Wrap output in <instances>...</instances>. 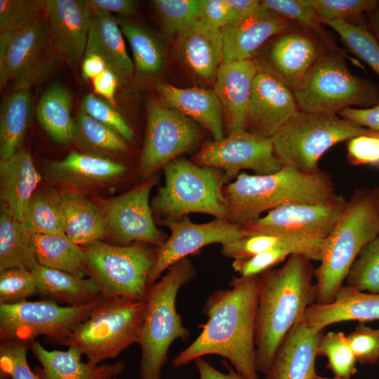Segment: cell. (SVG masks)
<instances>
[{
  "label": "cell",
  "mask_w": 379,
  "mask_h": 379,
  "mask_svg": "<svg viewBox=\"0 0 379 379\" xmlns=\"http://www.w3.org/2000/svg\"><path fill=\"white\" fill-rule=\"evenodd\" d=\"M126 166L109 157L88 152H69L65 158L49 162L48 177L64 186L88 189L115 182L124 175Z\"/></svg>",
  "instance_id": "22"
},
{
  "label": "cell",
  "mask_w": 379,
  "mask_h": 379,
  "mask_svg": "<svg viewBox=\"0 0 379 379\" xmlns=\"http://www.w3.org/2000/svg\"><path fill=\"white\" fill-rule=\"evenodd\" d=\"M163 168L165 182L152 201L154 211L173 218L204 213L228 220L223 193L227 178L222 170L201 166L184 157Z\"/></svg>",
  "instance_id": "9"
},
{
  "label": "cell",
  "mask_w": 379,
  "mask_h": 379,
  "mask_svg": "<svg viewBox=\"0 0 379 379\" xmlns=\"http://www.w3.org/2000/svg\"><path fill=\"white\" fill-rule=\"evenodd\" d=\"M345 281L359 291L379 294V236L361 250Z\"/></svg>",
  "instance_id": "44"
},
{
  "label": "cell",
  "mask_w": 379,
  "mask_h": 379,
  "mask_svg": "<svg viewBox=\"0 0 379 379\" xmlns=\"http://www.w3.org/2000/svg\"><path fill=\"white\" fill-rule=\"evenodd\" d=\"M112 379H121V378H118V377H115V378H112Z\"/></svg>",
  "instance_id": "64"
},
{
  "label": "cell",
  "mask_w": 379,
  "mask_h": 379,
  "mask_svg": "<svg viewBox=\"0 0 379 379\" xmlns=\"http://www.w3.org/2000/svg\"><path fill=\"white\" fill-rule=\"evenodd\" d=\"M204 0H154L152 1L164 32L178 35L200 18Z\"/></svg>",
  "instance_id": "43"
},
{
  "label": "cell",
  "mask_w": 379,
  "mask_h": 379,
  "mask_svg": "<svg viewBox=\"0 0 379 379\" xmlns=\"http://www.w3.org/2000/svg\"><path fill=\"white\" fill-rule=\"evenodd\" d=\"M47 0H0V30L27 27L45 15Z\"/></svg>",
  "instance_id": "46"
},
{
  "label": "cell",
  "mask_w": 379,
  "mask_h": 379,
  "mask_svg": "<svg viewBox=\"0 0 379 379\" xmlns=\"http://www.w3.org/2000/svg\"><path fill=\"white\" fill-rule=\"evenodd\" d=\"M371 31L379 42V4L376 8L371 13Z\"/></svg>",
  "instance_id": "61"
},
{
  "label": "cell",
  "mask_w": 379,
  "mask_h": 379,
  "mask_svg": "<svg viewBox=\"0 0 379 379\" xmlns=\"http://www.w3.org/2000/svg\"><path fill=\"white\" fill-rule=\"evenodd\" d=\"M341 117L379 133V105L368 108L350 107L340 111Z\"/></svg>",
  "instance_id": "55"
},
{
  "label": "cell",
  "mask_w": 379,
  "mask_h": 379,
  "mask_svg": "<svg viewBox=\"0 0 379 379\" xmlns=\"http://www.w3.org/2000/svg\"><path fill=\"white\" fill-rule=\"evenodd\" d=\"M107 68L105 62L99 55H85L81 63V74L86 80H92Z\"/></svg>",
  "instance_id": "60"
},
{
  "label": "cell",
  "mask_w": 379,
  "mask_h": 379,
  "mask_svg": "<svg viewBox=\"0 0 379 379\" xmlns=\"http://www.w3.org/2000/svg\"><path fill=\"white\" fill-rule=\"evenodd\" d=\"M72 104V93L58 83L52 84L44 92L38 103L36 117L39 124L60 145H69L75 140Z\"/></svg>",
  "instance_id": "34"
},
{
  "label": "cell",
  "mask_w": 379,
  "mask_h": 379,
  "mask_svg": "<svg viewBox=\"0 0 379 379\" xmlns=\"http://www.w3.org/2000/svg\"><path fill=\"white\" fill-rule=\"evenodd\" d=\"M378 236L379 204L374 190H357L324 239L320 265L314 271L316 302L333 300L361 250Z\"/></svg>",
  "instance_id": "4"
},
{
  "label": "cell",
  "mask_w": 379,
  "mask_h": 379,
  "mask_svg": "<svg viewBox=\"0 0 379 379\" xmlns=\"http://www.w3.org/2000/svg\"><path fill=\"white\" fill-rule=\"evenodd\" d=\"M230 288L215 290L202 309L207 317L193 342L172 364L178 368L206 355L227 359L244 379H260L255 365V325L259 275L233 277Z\"/></svg>",
  "instance_id": "1"
},
{
  "label": "cell",
  "mask_w": 379,
  "mask_h": 379,
  "mask_svg": "<svg viewBox=\"0 0 379 379\" xmlns=\"http://www.w3.org/2000/svg\"><path fill=\"white\" fill-rule=\"evenodd\" d=\"M81 110L98 121L109 126L126 140L134 138V133L124 117L112 105L93 93L86 95L82 100Z\"/></svg>",
  "instance_id": "50"
},
{
  "label": "cell",
  "mask_w": 379,
  "mask_h": 379,
  "mask_svg": "<svg viewBox=\"0 0 379 379\" xmlns=\"http://www.w3.org/2000/svg\"><path fill=\"white\" fill-rule=\"evenodd\" d=\"M22 223L32 235L65 233L60 192L50 188L37 190L27 204Z\"/></svg>",
  "instance_id": "38"
},
{
  "label": "cell",
  "mask_w": 379,
  "mask_h": 379,
  "mask_svg": "<svg viewBox=\"0 0 379 379\" xmlns=\"http://www.w3.org/2000/svg\"><path fill=\"white\" fill-rule=\"evenodd\" d=\"M33 112L30 90L13 91L3 100L0 112V158L11 157L20 148Z\"/></svg>",
  "instance_id": "35"
},
{
  "label": "cell",
  "mask_w": 379,
  "mask_h": 379,
  "mask_svg": "<svg viewBox=\"0 0 379 379\" xmlns=\"http://www.w3.org/2000/svg\"><path fill=\"white\" fill-rule=\"evenodd\" d=\"M293 254L295 253L287 248H274L249 258L234 260L232 267L242 277L258 276Z\"/></svg>",
  "instance_id": "52"
},
{
  "label": "cell",
  "mask_w": 379,
  "mask_h": 379,
  "mask_svg": "<svg viewBox=\"0 0 379 379\" xmlns=\"http://www.w3.org/2000/svg\"><path fill=\"white\" fill-rule=\"evenodd\" d=\"M261 2L263 7L293 25L311 30L331 42L310 0H263Z\"/></svg>",
  "instance_id": "45"
},
{
  "label": "cell",
  "mask_w": 379,
  "mask_h": 379,
  "mask_svg": "<svg viewBox=\"0 0 379 379\" xmlns=\"http://www.w3.org/2000/svg\"><path fill=\"white\" fill-rule=\"evenodd\" d=\"M92 10L118 13L125 15H133L137 11V3L131 0H88Z\"/></svg>",
  "instance_id": "57"
},
{
  "label": "cell",
  "mask_w": 379,
  "mask_h": 379,
  "mask_svg": "<svg viewBox=\"0 0 379 379\" xmlns=\"http://www.w3.org/2000/svg\"><path fill=\"white\" fill-rule=\"evenodd\" d=\"M85 55L101 57L119 81L127 84L133 75L134 62L129 56L118 20L111 13L92 10Z\"/></svg>",
  "instance_id": "28"
},
{
  "label": "cell",
  "mask_w": 379,
  "mask_h": 379,
  "mask_svg": "<svg viewBox=\"0 0 379 379\" xmlns=\"http://www.w3.org/2000/svg\"><path fill=\"white\" fill-rule=\"evenodd\" d=\"M103 300L100 295L79 306H62L50 300L0 304V341L29 344L44 335L64 343Z\"/></svg>",
  "instance_id": "11"
},
{
  "label": "cell",
  "mask_w": 379,
  "mask_h": 379,
  "mask_svg": "<svg viewBox=\"0 0 379 379\" xmlns=\"http://www.w3.org/2000/svg\"><path fill=\"white\" fill-rule=\"evenodd\" d=\"M258 72L253 60L222 63L214 81V93L223 111L228 133L245 129L253 81Z\"/></svg>",
  "instance_id": "23"
},
{
  "label": "cell",
  "mask_w": 379,
  "mask_h": 379,
  "mask_svg": "<svg viewBox=\"0 0 379 379\" xmlns=\"http://www.w3.org/2000/svg\"><path fill=\"white\" fill-rule=\"evenodd\" d=\"M299 110L293 91L275 77L258 72L247 109L245 129L272 138Z\"/></svg>",
  "instance_id": "19"
},
{
  "label": "cell",
  "mask_w": 379,
  "mask_h": 379,
  "mask_svg": "<svg viewBox=\"0 0 379 379\" xmlns=\"http://www.w3.org/2000/svg\"><path fill=\"white\" fill-rule=\"evenodd\" d=\"M49 43L60 60L77 63L85 54L92 11L86 0H47Z\"/></svg>",
  "instance_id": "18"
},
{
  "label": "cell",
  "mask_w": 379,
  "mask_h": 379,
  "mask_svg": "<svg viewBox=\"0 0 379 379\" xmlns=\"http://www.w3.org/2000/svg\"><path fill=\"white\" fill-rule=\"evenodd\" d=\"M345 143L347 160L350 164L379 168V133L371 131L352 137Z\"/></svg>",
  "instance_id": "53"
},
{
  "label": "cell",
  "mask_w": 379,
  "mask_h": 379,
  "mask_svg": "<svg viewBox=\"0 0 379 379\" xmlns=\"http://www.w3.org/2000/svg\"><path fill=\"white\" fill-rule=\"evenodd\" d=\"M323 24L332 20L357 22L364 13H371L377 0H310Z\"/></svg>",
  "instance_id": "47"
},
{
  "label": "cell",
  "mask_w": 379,
  "mask_h": 379,
  "mask_svg": "<svg viewBox=\"0 0 379 379\" xmlns=\"http://www.w3.org/2000/svg\"><path fill=\"white\" fill-rule=\"evenodd\" d=\"M29 344L8 341L0 344V371L1 376L11 379H40L27 363Z\"/></svg>",
  "instance_id": "49"
},
{
  "label": "cell",
  "mask_w": 379,
  "mask_h": 379,
  "mask_svg": "<svg viewBox=\"0 0 379 379\" xmlns=\"http://www.w3.org/2000/svg\"><path fill=\"white\" fill-rule=\"evenodd\" d=\"M29 347L41 366L35 371L40 379H112L124 370V361L112 364H93L82 361V355L75 349L66 351L46 350L38 340Z\"/></svg>",
  "instance_id": "26"
},
{
  "label": "cell",
  "mask_w": 379,
  "mask_h": 379,
  "mask_svg": "<svg viewBox=\"0 0 379 379\" xmlns=\"http://www.w3.org/2000/svg\"><path fill=\"white\" fill-rule=\"evenodd\" d=\"M118 22L131 46L138 74L143 77H153L161 73L164 66V55L156 37L138 24L124 20Z\"/></svg>",
  "instance_id": "39"
},
{
  "label": "cell",
  "mask_w": 379,
  "mask_h": 379,
  "mask_svg": "<svg viewBox=\"0 0 379 379\" xmlns=\"http://www.w3.org/2000/svg\"><path fill=\"white\" fill-rule=\"evenodd\" d=\"M347 337L357 363L371 366L379 361V328L359 322Z\"/></svg>",
  "instance_id": "51"
},
{
  "label": "cell",
  "mask_w": 379,
  "mask_h": 379,
  "mask_svg": "<svg viewBox=\"0 0 379 379\" xmlns=\"http://www.w3.org/2000/svg\"><path fill=\"white\" fill-rule=\"evenodd\" d=\"M38 265L79 277L88 275L84 248L65 233L32 235Z\"/></svg>",
  "instance_id": "37"
},
{
  "label": "cell",
  "mask_w": 379,
  "mask_h": 379,
  "mask_svg": "<svg viewBox=\"0 0 379 379\" xmlns=\"http://www.w3.org/2000/svg\"><path fill=\"white\" fill-rule=\"evenodd\" d=\"M347 200L340 197L324 203H295L275 208L241 227L244 236L282 234L325 239L343 213Z\"/></svg>",
  "instance_id": "15"
},
{
  "label": "cell",
  "mask_w": 379,
  "mask_h": 379,
  "mask_svg": "<svg viewBox=\"0 0 379 379\" xmlns=\"http://www.w3.org/2000/svg\"><path fill=\"white\" fill-rule=\"evenodd\" d=\"M41 180L30 153L22 147L9 159L0 161L1 201L21 222Z\"/></svg>",
  "instance_id": "30"
},
{
  "label": "cell",
  "mask_w": 379,
  "mask_h": 379,
  "mask_svg": "<svg viewBox=\"0 0 379 379\" xmlns=\"http://www.w3.org/2000/svg\"><path fill=\"white\" fill-rule=\"evenodd\" d=\"M194 362L198 370L199 379H244L225 361L223 364L227 370V373L216 369L202 357L196 359Z\"/></svg>",
  "instance_id": "58"
},
{
  "label": "cell",
  "mask_w": 379,
  "mask_h": 379,
  "mask_svg": "<svg viewBox=\"0 0 379 379\" xmlns=\"http://www.w3.org/2000/svg\"><path fill=\"white\" fill-rule=\"evenodd\" d=\"M371 131L337 114L298 110L271 139L274 154L284 166L314 173L321 171V157L333 145Z\"/></svg>",
  "instance_id": "7"
},
{
  "label": "cell",
  "mask_w": 379,
  "mask_h": 379,
  "mask_svg": "<svg viewBox=\"0 0 379 379\" xmlns=\"http://www.w3.org/2000/svg\"><path fill=\"white\" fill-rule=\"evenodd\" d=\"M293 25L261 5L248 16L220 29L222 63L251 60L272 36Z\"/></svg>",
  "instance_id": "20"
},
{
  "label": "cell",
  "mask_w": 379,
  "mask_h": 379,
  "mask_svg": "<svg viewBox=\"0 0 379 379\" xmlns=\"http://www.w3.org/2000/svg\"><path fill=\"white\" fill-rule=\"evenodd\" d=\"M88 275L105 298L145 300L156 253L143 245L114 246L100 241L84 248Z\"/></svg>",
  "instance_id": "10"
},
{
  "label": "cell",
  "mask_w": 379,
  "mask_h": 379,
  "mask_svg": "<svg viewBox=\"0 0 379 379\" xmlns=\"http://www.w3.org/2000/svg\"><path fill=\"white\" fill-rule=\"evenodd\" d=\"M321 335V332L309 328L303 319L297 323L279 345L265 379H314Z\"/></svg>",
  "instance_id": "24"
},
{
  "label": "cell",
  "mask_w": 379,
  "mask_h": 379,
  "mask_svg": "<svg viewBox=\"0 0 379 379\" xmlns=\"http://www.w3.org/2000/svg\"><path fill=\"white\" fill-rule=\"evenodd\" d=\"M145 307V300L104 298L63 343L91 363L98 364L115 358L138 343Z\"/></svg>",
  "instance_id": "8"
},
{
  "label": "cell",
  "mask_w": 379,
  "mask_h": 379,
  "mask_svg": "<svg viewBox=\"0 0 379 379\" xmlns=\"http://www.w3.org/2000/svg\"><path fill=\"white\" fill-rule=\"evenodd\" d=\"M74 141L97 152L121 153L128 148L126 140L120 134L81 109L74 119Z\"/></svg>",
  "instance_id": "41"
},
{
  "label": "cell",
  "mask_w": 379,
  "mask_h": 379,
  "mask_svg": "<svg viewBox=\"0 0 379 379\" xmlns=\"http://www.w3.org/2000/svg\"><path fill=\"white\" fill-rule=\"evenodd\" d=\"M293 94L299 110L312 113L338 114L350 107L379 105L377 86L353 74L335 49L317 60Z\"/></svg>",
  "instance_id": "6"
},
{
  "label": "cell",
  "mask_w": 379,
  "mask_h": 379,
  "mask_svg": "<svg viewBox=\"0 0 379 379\" xmlns=\"http://www.w3.org/2000/svg\"><path fill=\"white\" fill-rule=\"evenodd\" d=\"M311 261L303 255L293 254L280 267L259 275L255 336L258 373H267L286 334L316 302Z\"/></svg>",
  "instance_id": "2"
},
{
  "label": "cell",
  "mask_w": 379,
  "mask_h": 379,
  "mask_svg": "<svg viewBox=\"0 0 379 379\" xmlns=\"http://www.w3.org/2000/svg\"><path fill=\"white\" fill-rule=\"evenodd\" d=\"M324 239L282 234H257L244 236L223 244L220 252L226 258H246L274 248H287L310 260L319 261Z\"/></svg>",
  "instance_id": "33"
},
{
  "label": "cell",
  "mask_w": 379,
  "mask_h": 379,
  "mask_svg": "<svg viewBox=\"0 0 379 379\" xmlns=\"http://www.w3.org/2000/svg\"><path fill=\"white\" fill-rule=\"evenodd\" d=\"M196 276L192 261L185 258L171 266L147 292L145 317L138 344L141 350L140 379H161L168 350L177 339L187 342L190 331L176 309L179 290Z\"/></svg>",
  "instance_id": "5"
},
{
  "label": "cell",
  "mask_w": 379,
  "mask_h": 379,
  "mask_svg": "<svg viewBox=\"0 0 379 379\" xmlns=\"http://www.w3.org/2000/svg\"><path fill=\"white\" fill-rule=\"evenodd\" d=\"M199 138V129L192 119L156 99H150L140 160L142 175L150 177L160 168L192 149Z\"/></svg>",
  "instance_id": "13"
},
{
  "label": "cell",
  "mask_w": 379,
  "mask_h": 379,
  "mask_svg": "<svg viewBox=\"0 0 379 379\" xmlns=\"http://www.w3.org/2000/svg\"><path fill=\"white\" fill-rule=\"evenodd\" d=\"M262 48L252 58L258 72L275 77L293 91L317 60L335 49L317 33L295 25L272 36Z\"/></svg>",
  "instance_id": "12"
},
{
  "label": "cell",
  "mask_w": 379,
  "mask_h": 379,
  "mask_svg": "<svg viewBox=\"0 0 379 379\" xmlns=\"http://www.w3.org/2000/svg\"><path fill=\"white\" fill-rule=\"evenodd\" d=\"M36 293L32 272L11 268L0 272V304H15Z\"/></svg>",
  "instance_id": "48"
},
{
  "label": "cell",
  "mask_w": 379,
  "mask_h": 379,
  "mask_svg": "<svg viewBox=\"0 0 379 379\" xmlns=\"http://www.w3.org/2000/svg\"><path fill=\"white\" fill-rule=\"evenodd\" d=\"M163 225L169 229L171 234L157 249L155 262L149 277L150 286L166 270L203 247L214 243L226 244L244 237L241 226L220 218L197 224L185 215L180 221L169 219L164 221Z\"/></svg>",
  "instance_id": "16"
},
{
  "label": "cell",
  "mask_w": 379,
  "mask_h": 379,
  "mask_svg": "<svg viewBox=\"0 0 379 379\" xmlns=\"http://www.w3.org/2000/svg\"><path fill=\"white\" fill-rule=\"evenodd\" d=\"M31 272L36 293L57 303L79 306L100 295L98 284L91 277H81L40 265Z\"/></svg>",
  "instance_id": "31"
},
{
  "label": "cell",
  "mask_w": 379,
  "mask_h": 379,
  "mask_svg": "<svg viewBox=\"0 0 379 379\" xmlns=\"http://www.w3.org/2000/svg\"><path fill=\"white\" fill-rule=\"evenodd\" d=\"M324 25L334 30L347 48L379 77V42L362 20H332Z\"/></svg>",
  "instance_id": "40"
},
{
  "label": "cell",
  "mask_w": 379,
  "mask_h": 379,
  "mask_svg": "<svg viewBox=\"0 0 379 379\" xmlns=\"http://www.w3.org/2000/svg\"><path fill=\"white\" fill-rule=\"evenodd\" d=\"M223 193L228 220L241 227L282 205L324 203L340 197L328 173H305L287 166L267 175L240 173Z\"/></svg>",
  "instance_id": "3"
},
{
  "label": "cell",
  "mask_w": 379,
  "mask_h": 379,
  "mask_svg": "<svg viewBox=\"0 0 379 379\" xmlns=\"http://www.w3.org/2000/svg\"><path fill=\"white\" fill-rule=\"evenodd\" d=\"M317 356L327 358V368L334 377L350 379L357 371L355 355L347 335L342 331H330L322 335L317 347Z\"/></svg>",
  "instance_id": "42"
},
{
  "label": "cell",
  "mask_w": 379,
  "mask_h": 379,
  "mask_svg": "<svg viewBox=\"0 0 379 379\" xmlns=\"http://www.w3.org/2000/svg\"><path fill=\"white\" fill-rule=\"evenodd\" d=\"M177 49L188 68L214 81L223 60L221 30L199 18L177 36Z\"/></svg>",
  "instance_id": "27"
},
{
  "label": "cell",
  "mask_w": 379,
  "mask_h": 379,
  "mask_svg": "<svg viewBox=\"0 0 379 379\" xmlns=\"http://www.w3.org/2000/svg\"><path fill=\"white\" fill-rule=\"evenodd\" d=\"M95 93L105 98L114 106L115 94L119 79L114 72L108 67L92 79Z\"/></svg>",
  "instance_id": "56"
},
{
  "label": "cell",
  "mask_w": 379,
  "mask_h": 379,
  "mask_svg": "<svg viewBox=\"0 0 379 379\" xmlns=\"http://www.w3.org/2000/svg\"><path fill=\"white\" fill-rule=\"evenodd\" d=\"M200 18L221 29L232 23V12L225 0H204Z\"/></svg>",
  "instance_id": "54"
},
{
  "label": "cell",
  "mask_w": 379,
  "mask_h": 379,
  "mask_svg": "<svg viewBox=\"0 0 379 379\" xmlns=\"http://www.w3.org/2000/svg\"><path fill=\"white\" fill-rule=\"evenodd\" d=\"M194 164L222 170L227 179L237 176L243 169L256 175L279 171L283 164L274 152L271 138H265L240 129L226 138L205 143L194 159Z\"/></svg>",
  "instance_id": "14"
},
{
  "label": "cell",
  "mask_w": 379,
  "mask_h": 379,
  "mask_svg": "<svg viewBox=\"0 0 379 379\" xmlns=\"http://www.w3.org/2000/svg\"><path fill=\"white\" fill-rule=\"evenodd\" d=\"M303 320L309 328L317 332L343 321L379 320V294L342 285L331 302L310 305Z\"/></svg>",
  "instance_id": "25"
},
{
  "label": "cell",
  "mask_w": 379,
  "mask_h": 379,
  "mask_svg": "<svg viewBox=\"0 0 379 379\" xmlns=\"http://www.w3.org/2000/svg\"><path fill=\"white\" fill-rule=\"evenodd\" d=\"M314 379H344V378H336V377H333V378H328V377H324V376H321V375H317Z\"/></svg>",
  "instance_id": "62"
},
{
  "label": "cell",
  "mask_w": 379,
  "mask_h": 379,
  "mask_svg": "<svg viewBox=\"0 0 379 379\" xmlns=\"http://www.w3.org/2000/svg\"><path fill=\"white\" fill-rule=\"evenodd\" d=\"M154 88L164 104L200 124L214 140L225 138L223 111L214 91L195 87L182 88L164 82L157 83Z\"/></svg>",
  "instance_id": "29"
},
{
  "label": "cell",
  "mask_w": 379,
  "mask_h": 379,
  "mask_svg": "<svg viewBox=\"0 0 379 379\" xmlns=\"http://www.w3.org/2000/svg\"><path fill=\"white\" fill-rule=\"evenodd\" d=\"M51 50L45 15L27 27L1 32V88L38 64Z\"/></svg>",
  "instance_id": "21"
},
{
  "label": "cell",
  "mask_w": 379,
  "mask_h": 379,
  "mask_svg": "<svg viewBox=\"0 0 379 379\" xmlns=\"http://www.w3.org/2000/svg\"><path fill=\"white\" fill-rule=\"evenodd\" d=\"M378 203L379 204V187L374 190Z\"/></svg>",
  "instance_id": "63"
},
{
  "label": "cell",
  "mask_w": 379,
  "mask_h": 379,
  "mask_svg": "<svg viewBox=\"0 0 379 379\" xmlns=\"http://www.w3.org/2000/svg\"><path fill=\"white\" fill-rule=\"evenodd\" d=\"M65 218V234L77 245L100 241L108 232L100 206L70 190L60 192Z\"/></svg>",
  "instance_id": "32"
},
{
  "label": "cell",
  "mask_w": 379,
  "mask_h": 379,
  "mask_svg": "<svg viewBox=\"0 0 379 379\" xmlns=\"http://www.w3.org/2000/svg\"><path fill=\"white\" fill-rule=\"evenodd\" d=\"M232 12V22L243 19L255 11L262 5L258 0H225Z\"/></svg>",
  "instance_id": "59"
},
{
  "label": "cell",
  "mask_w": 379,
  "mask_h": 379,
  "mask_svg": "<svg viewBox=\"0 0 379 379\" xmlns=\"http://www.w3.org/2000/svg\"><path fill=\"white\" fill-rule=\"evenodd\" d=\"M38 265L30 234L22 222L1 205L0 213V272L11 268L32 271Z\"/></svg>",
  "instance_id": "36"
},
{
  "label": "cell",
  "mask_w": 379,
  "mask_h": 379,
  "mask_svg": "<svg viewBox=\"0 0 379 379\" xmlns=\"http://www.w3.org/2000/svg\"><path fill=\"white\" fill-rule=\"evenodd\" d=\"M155 182L149 178L127 192L101 201L108 232L122 246L136 241L159 247L166 241L154 224L149 203Z\"/></svg>",
  "instance_id": "17"
}]
</instances>
